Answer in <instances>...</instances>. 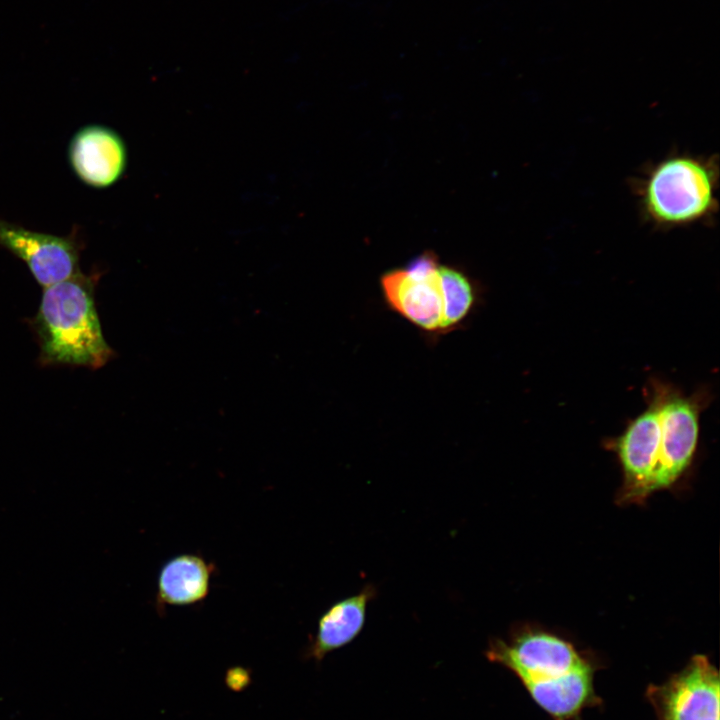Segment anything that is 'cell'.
<instances>
[{
  "mask_svg": "<svg viewBox=\"0 0 720 720\" xmlns=\"http://www.w3.org/2000/svg\"><path fill=\"white\" fill-rule=\"evenodd\" d=\"M647 697L658 720H719L718 670L705 655H695L666 682L650 686Z\"/></svg>",
  "mask_w": 720,
  "mask_h": 720,
  "instance_id": "8992f818",
  "label": "cell"
},
{
  "mask_svg": "<svg viewBox=\"0 0 720 720\" xmlns=\"http://www.w3.org/2000/svg\"><path fill=\"white\" fill-rule=\"evenodd\" d=\"M214 566L197 554H180L161 567L157 580L156 606H187L204 600L210 589Z\"/></svg>",
  "mask_w": 720,
  "mask_h": 720,
  "instance_id": "8fae6325",
  "label": "cell"
},
{
  "mask_svg": "<svg viewBox=\"0 0 720 720\" xmlns=\"http://www.w3.org/2000/svg\"><path fill=\"white\" fill-rule=\"evenodd\" d=\"M486 656L511 670L555 720L576 716L595 698L591 665L571 643L548 632L526 630L508 642L496 639Z\"/></svg>",
  "mask_w": 720,
  "mask_h": 720,
  "instance_id": "6da1fadb",
  "label": "cell"
},
{
  "mask_svg": "<svg viewBox=\"0 0 720 720\" xmlns=\"http://www.w3.org/2000/svg\"><path fill=\"white\" fill-rule=\"evenodd\" d=\"M439 274L446 300L445 335L463 329L480 305V285L463 270L439 265Z\"/></svg>",
  "mask_w": 720,
  "mask_h": 720,
  "instance_id": "7c38bea8",
  "label": "cell"
},
{
  "mask_svg": "<svg viewBox=\"0 0 720 720\" xmlns=\"http://www.w3.org/2000/svg\"><path fill=\"white\" fill-rule=\"evenodd\" d=\"M716 154L670 152L631 181L639 214L658 231L712 224L719 211Z\"/></svg>",
  "mask_w": 720,
  "mask_h": 720,
  "instance_id": "7a4b0ae2",
  "label": "cell"
},
{
  "mask_svg": "<svg viewBox=\"0 0 720 720\" xmlns=\"http://www.w3.org/2000/svg\"><path fill=\"white\" fill-rule=\"evenodd\" d=\"M620 462L623 484L620 503H641L652 494V482L660 449V419L655 400L647 394L646 408L624 431L610 441Z\"/></svg>",
  "mask_w": 720,
  "mask_h": 720,
  "instance_id": "52a82bcc",
  "label": "cell"
},
{
  "mask_svg": "<svg viewBox=\"0 0 720 720\" xmlns=\"http://www.w3.org/2000/svg\"><path fill=\"white\" fill-rule=\"evenodd\" d=\"M68 157L77 177L85 184L104 188L123 174L127 153L122 138L112 129L89 125L73 136Z\"/></svg>",
  "mask_w": 720,
  "mask_h": 720,
  "instance_id": "9c48e42d",
  "label": "cell"
},
{
  "mask_svg": "<svg viewBox=\"0 0 720 720\" xmlns=\"http://www.w3.org/2000/svg\"><path fill=\"white\" fill-rule=\"evenodd\" d=\"M439 265L438 256L425 251L405 267L386 271L380 277L387 307L431 341L445 335L446 300Z\"/></svg>",
  "mask_w": 720,
  "mask_h": 720,
  "instance_id": "5b68a950",
  "label": "cell"
},
{
  "mask_svg": "<svg viewBox=\"0 0 720 720\" xmlns=\"http://www.w3.org/2000/svg\"><path fill=\"white\" fill-rule=\"evenodd\" d=\"M646 394L656 402L660 419V449L652 493L671 487L690 467L698 444L705 391L686 395L671 384L653 379Z\"/></svg>",
  "mask_w": 720,
  "mask_h": 720,
  "instance_id": "277c9868",
  "label": "cell"
},
{
  "mask_svg": "<svg viewBox=\"0 0 720 720\" xmlns=\"http://www.w3.org/2000/svg\"><path fill=\"white\" fill-rule=\"evenodd\" d=\"M32 326L40 361L97 369L114 355L102 333L94 301V279L80 271L45 287Z\"/></svg>",
  "mask_w": 720,
  "mask_h": 720,
  "instance_id": "3957f363",
  "label": "cell"
},
{
  "mask_svg": "<svg viewBox=\"0 0 720 720\" xmlns=\"http://www.w3.org/2000/svg\"><path fill=\"white\" fill-rule=\"evenodd\" d=\"M375 588L365 586L359 593L335 602L319 618L309 656L320 661L328 653L351 643L363 630L367 607Z\"/></svg>",
  "mask_w": 720,
  "mask_h": 720,
  "instance_id": "30bf717a",
  "label": "cell"
},
{
  "mask_svg": "<svg viewBox=\"0 0 720 720\" xmlns=\"http://www.w3.org/2000/svg\"><path fill=\"white\" fill-rule=\"evenodd\" d=\"M0 246L24 261L43 288L79 271L80 248L72 235L60 237L31 231L0 220Z\"/></svg>",
  "mask_w": 720,
  "mask_h": 720,
  "instance_id": "ba28073f",
  "label": "cell"
}]
</instances>
